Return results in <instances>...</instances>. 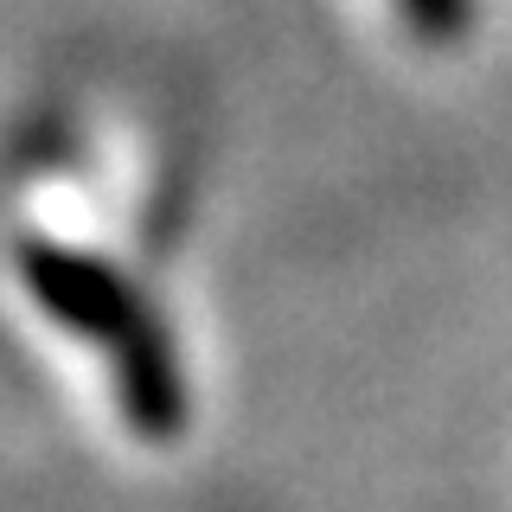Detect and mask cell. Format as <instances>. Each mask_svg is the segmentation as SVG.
I'll return each instance as SVG.
<instances>
[{
	"mask_svg": "<svg viewBox=\"0 0 512 512\" xmlns=\"http://www.w3.org/2000/svg\"><path fill=\"white\" fill-rule=\"evenodd\" d=\"M20 282L32 288L45 314L64 333L103 346L109 378H116V404L141 442H173L186 429V378L173 359V340L160 327L135 282L116 263L71 244H45V237H20Z\"/></svg>",
	"mask_w": 512,
	"mask_h": 512,
	"instance_id": "1",
	"label": "cell"
},
{
	"mask_svg": "<svg viewBox=\"0 0 512 512\" xmlns=\"http://www.w3.org/2000/svg\"><path fill=\"white\" fill-rule=\"evenodd\" d=\"M397 13L423 45H455L474 26V0H397Z\"/></svg>",
	"mask_w": 512,
	"mask_h": 512,
	"instance_id": "2",
	"label": "cell"
}]
</instances>
